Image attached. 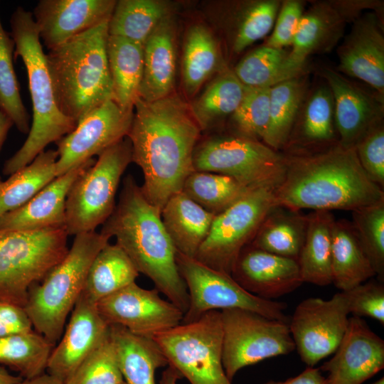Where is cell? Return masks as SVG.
<instances>
[{
  "label": "cell",
  "instance_id": "obj_1",
  "mask_svg": "<svg viewBox=\"0 0 384 384\" xmlns=\"http://www.w3.org/2000/svg\"><path fill=\"white\" fill-rule=\"evenodd\" d=\"M134 108L127 135L132 162L143 172L144 194L161 211L194 171L193 156L201 130L190 105L174 92L153 102L137 97Z\"/></svg>",
  "mask_w": 384,
  "mask_h": 384
},
{
  "label": "cell",
  "instance_id": "obj_24",
  "mask_svg": "<svg viewBox=\"0 0 384 384\" xmlns=\"http://www.w3.org/2000/svg\"><path fill=\"white\" fill-rule=\"evenodd\" d=\"M91 159L55 177L23 206L0 217V230H38L65 228V200L75 181L95 162Z\"/></svg>",
  "mask_w": 384,
  "mask_h": 384
},
{
  "label": "cell",
  "instance_id": "obj_49",
  "mask_svg": "<svg viewBox=\"0 0 384 384\" xmlns=\"http://www.w3.org/2000/svg\"><path fill=\"white\" fill-rule=\"evenodd\" d=\"M303 14L304 4L300 1L281 3L274 30L265 46L279 49L291 46Z\"/></svg>",
  "mask_w": 384,
  "mask_h": 384
},
{
  "label": "cell",
  "instance_id": "obj_38",
  "mask_svg": "<svg viewBox=\"0 0 384 384\" xmlns=\"http://www.w3.org/2000/svg\"><path fill=\"white\" fill-rule=\"evenodd\" d=\"M220 65L219 49L212 33L201 24L191 27L183 56V83L186 95L194 96Z\"/></svg>",
  "mask_w": 384,
  "mask_h": 384
},
{
  "label": "cell",
  "instance_id": "obj_55",
  "mask_svg": "<svg viewBox=\"0 0 384 384\" xmlns=\"http://www.w3.org/2000/svg\"><path fill=\"white\" fill-rule=\"evenodd\" d=\"M23 379L19 375H11L5 368L0 366V384H16Z\"/></svg>",
  "mask_w": 384,
  "mask_h": 384
},
{
  "label": "cell",
  "instance_id": "obj_43",
  "mask_svg": "<svg viewBox=\"0 0 384 384\" xmlns=\"http://www.w3.org/2000/svg\"><path fill=\"white\" fill-rule=\"evenodd\" d=\"M352 225L378 280L384 283V201L351 211Z\"/></svg>",
  "mask_w": 384,
  "mask_h": 384
},
{
  "label": "cell",
  "instance_id": "obj_19",
  "mask_svg": "<svg viewBox=\"0 0 384 384\" xmlns=\"http://www.w3.org/2000/svg\"><path fill=\"white\" fill-rule=\"evenodd\" d=\"M114 0H41L33 10L40 40L51 50L109 20Z\"/></svg>",
  "mask_w": 384,
  "mask_h": 384
},
{
  "label": "cell",
  "instance_id": "obj_5",
  "mask_svg": "<svg viewBox=\"0 0 384 384\" xmlns=\"http://www.w3.org/2000/svg\"><path fill=\"white\" fill-rule=\"evenodd\" d=\"M11 36L15 43L14 56L21 58L26 69L33 107L28 137L21 147L3 166L10 176L29 164L45 148L71 132L77 124L58 109L48 73L46 54L33 14L17 7L10 19Z\"/></svg>",
  "mask_w": 384,
  "mask_h": 384
},
{
  "label": "cell",
  "instance_id": "obj_40",
  "mask_svg": "<svg viewBox=\"0 0 384 384\" xmlns=\"http://www.w3.org/2000/svg\"><path fill=\"white\" fill-rule=\"evenodd\" d=\"M251 190L228 176L196 171L186 178L182 188L191 199L215 215Z\"/></svg>",
  "mask_w": 384,
  "mask_h": 384
},
{
  "label": "cell",
  "instance_id": "obj_14",
  "mask_svg": "<svg viewBox=\"0 0 384 384\" xmlns=\"http://www.w3.org/2000/svg\"><path fill=\"white\" fill-rule=\"evenodd\" d=\"M348 314L343 292L329 299L310 297L297 306L288 324L295 349L308 367L336 351L347 329Z\"/></svg>",
  "mask_w": 384,
  "mask_h": 384
},
{
  "label": "cell",
  "instance_id": "obj_26",
  "mask_svg": "<svg viewBox=\"0 0 384 384\" xmlns=\"http://www.w3.org/2000/svg\"><path fill=\"white\" fill-rule=\"evenodd\" d=\"M215 216L182 191L172 196L161 211L163 225L176 250L193 258L207 238Z\"/></svg>",
  "mask_w": 384,
  "mask_h": 384
},
{
  "label": "cell",
  "instance_id": "obj_46",
  "mask_svg": "<svg viewBox=\"0 0 384 384\" xmlns=\"http://www.w3.org/2000/svg\"><path fill=\"white\" fill-rule=\"evenodd\" d=\"M281 2L277 0L255 1L249 4L237 22L233 50L240 53L265 37L272 28Z\"/></svg>",
  "mask_w": 384,
  "mask_h": 384
},
{
  "label": "cell",
  "instance_id": "obj_4",
  "mask_svg": "<svg viewBox=\"0 0 384 384\" xmlns=\"http://www.w3.org/2000/svg\"><path fill=\"white\" fill-rule=\"evenodd\" d=\"M108 21L46 54L57 106L76 124L113 97L107 56Z\"/></svg>",
  "mask_w": 384,
  "mask_h": 384
},
{
  "label": "cell",
  "instance_id": "obj_52",
  "mask_svg": "<svg viewBox=\"0 0 384 384\" xmlns=\"http://www.w3.org/2000/svg\"><path fill=\"white\" fill-rule=\"evenodd\" d=\"M16 384H65V383L45 372L32 378L23 379Z\"/></svg>",
  "mask_w": 384,
  "mask_h": 384
},
{
  "label": "cell",
  "instance_id": "obj_8",
  "mask_svg": "<svg viewBox=\"0 0 384 384\" xmlns=\"http://www.w3.org/2000/svg\"><path fill=\"white\" fill-rule=\"evenodd\" d=\"M131 162L132 144L127 137L100 154L75 181L65 200L68 235L95 231L110 218L121 178Z\"/></svg>",
  "mask_w": 384,
  "mask_h": 384
},
{
  "label": "cell",
  "instance_id": "obj_13",
  "mask_svg": "<svg viewBox=\"0 0 384 384\" xmlns=\"http://www.w3.org/2000/svg\"><path fill=\"white\" fill-rule=\"evenodd\" d=\"M276 206L273 190L259 188L250 191L215 216L195 258L231 275L240 252L251 242L265 217Z\"/></svg>",
  "mask_w": 384,
  "mask_h": 384
},
{
  "label": "cell",
  "instance_id": "obj_39",
  "mask_svg": "<svg viewBox=\"0 0 384 384\" xmlns=\"http://www.w3.org/2000/svg\"><path fill=\"white\" fill-rule=\"evenodd\" d=\"M55 345L34 330L0 337V364L18 373L23 379L46 370Z\"/></svg>",
  "mask_w": 384,
  "mask_h": 384
},
{
  "label": "cell",
  "instance_id": "obj_34",
  "mask_svg": "<svg viewBox=\"0 0 384 384\" xmlns=\"http://www.w3.org/2000/svg\"><path fill=\"white\" fill-rule=\"evenodd\" d=\"M171 4L161 0H119L108 21V34L144 44L157 26L171 16Z\"/></svg>",
  "mask_w": 384,
  "mask_h": 384
},
{
  "label": "cell",
  "instance_id": "obj_12",
  "mask_svg": "<svg viewBox=\"0 0 384 384\" xmlns=\"http://www.w3.org/2000/svg\"><path fill=\"white\" fill-rule=\"evenodd\" d=\"M220 314L223 365L231 381L246 366L295 350L287 322L241 309H224Z\"/></svg>",
  "mask_w": 384,
  "mask_h": 384
},
{
  "label": "cell",
  "instance_id": "obj_16",
  "mask_svg": "<svg viewBox=\"0 0 384 384\" xmlns=\"http://www.w3.org/2000/svg\"><path fill=\"white\" fill-rule=\"evenodd\" d=\"M97 308L110 325L148 338L181 324L184 315L156 289L142 288L136 282L99 301Z\"/></svg>",
  "mask_w": 384,
  "mask_h": 384
},
{
  "label": "cell",
  "instance_id": "obj_20",
  "mask_svg": "<svg viewBox=\"0 0 384 384\" xmlns=\"http://www.w3.org/2000/svg\"><path fill=\"white\" fill-rule=\"evenodd\" d=\"M374 6L371 1L314 3L302 16L291 46V57L297 62L306 63L309 55L330 50L341 38L346 23L358 18L363 9Z\"/></svg>",
  "mask_w": 384,
  "mask_h": 384
},
{
  "label": "cell",
  "instance_id": "obj_2",
  "mask_svg": "<svg viewBox=\"0 0 384 384\" xmlns=\"http://www.w3.org/2000/svg\"><path fill=\"white\" fill-rule=\"evenodd\" d=\"M277 206L294 211L354 210L384 201L383 189L362 168L355 147L337 143L323 151L286 156Z\"/></svg>",
  "mask_w": 384,
  "mask_h": 384
},
{
  "label": "cell",
  "instance_id": "obj_31",
  "mask_svg": "<svg viewBox=\"0 0 384 384\" xmlns=\"http://www.w3.org/2000/svg\"><path fill=\"white\" fill-rule=\"evenodd\" d=\"M307 217L300 211L274 207L249 244L279 256L297 260L304 244Z\"/></svg>",
  "mask_w": 384,
  "mask_h": 384
},
{
  "label": "cell",
  "instance_id": "obj_56",
  "mask_svg": "<svg viewBox=\"0 0 384 384\" xmlns=\"http://www.w3.org/2000/svg\"><path fill=\"white\" fill-rule=\"evenodd\" d=\"M372 384H384V378L382 377L381 378H380L379 380H378L377 381L374 382Z\"/></svg>",
  "mask_w": 384,
  "mask_h": 384
},
{
  "label": "cell",
  "instance_id": "obj_35",
  "mask_svg": "<svg viewBox=\"0 0 384 384\" xmlns=\"http://www.w3.org/2000/svg\"><path fill=\"white\" fill-rule=\"evenodd\" d=\"M56 150L40 153L6 181L0 177V217L26 203L55 177Z\"/></svg>",
  "mask_w": 384,
  "mask_h": 384
},
{
  "label": "cell",
  "instance_id": "obj_27",
  "mask_svg": "<svg viewBox=\"0 0 384 384\" xmlns=\"http://www.w3.org/2000/svg\"><path fill=\"white\" fill-rule=\"evenodd\" d=\"M110 329L125 384H156V370L168 366L156 341L119 325H110Z\"/></svg>",
  "mask_w": 384,
  "mask_h": 384
},
{
  "label": "cell",
  "instance_id": "obj_30",
  "mask_svg": "<svg viewBox=\"0 0 384 384\" xmlns=\"http://www.w3.org/2000/svg\"><path fill=\"white\" fill-rule=\"evenodd\" d=\"M305 238L297 262L303 282L318 286L332 284L331 230L335 220L329 210L306 215Z\"/></svg>",
  "mask_w": 384,
  "mask_h": 384
},
{
  "label": "cell",
  "instance_id": "obj_23",
  "mask_svg": "<svg viewBox=\"0 0 384 384\" xmlns=\"http://www.w3.org/2000/svg\"><path fill=\"white\" fill-rule=\"evenodd\" d=\"M323 73L333 95L338 143L345 147L355 146L370 129L381 123L383 103L338 73L331 69H324Z\"/></svg>",
  "mask_w": 384,
  "mask_h": 384
},
{
  "label": "cell",
  "instance_id": "obj_25",
  "mask_svg": "<svg viewBox=\"0 0 384 384\" xmlns=\"http://www.w3.org/2000/svg\"><path fill=\"white\" fill-rule=\"evenodd\" d=\"M176 67L175 25L170 16L144 44V71L138 97L153 102L174 93Z\"/></svg>",
  "mask_w": 384,
  "mask_h": 384
},
{
  "label": "cell",
  "instance_id": "obj_11",
  "mask_svg": "<svg viewBox=\"0 0 384 384\" xmlns=\"http://www.w3.org/2000/svg\"><path fill=\"white\" fill-rule=\"evenodd\" d=\"M176 260L189 296L181 323L193 322L210 311L241 309L289 324L286 303L258 297L244 289L230 274L177 251Z\"/></svg>",
  "mask_w": 384,
  "mask_h": 384
},
{
  "label": "cell",
  "instance_id": "obj_45",
  "mask_svg": "<svg viewBox=\"0 0 384 384\" xmlns=\"http://www.w3.org/2000/svg\"><path fill=\"white\" fill-rule=\"evenodd\" d=\"M124 382L110 335L83 361L65 384H121Z\"/></svg>",
  "mask_w": 384,
  "mask_h": 384
},
{
  "label": "cell",
  "instance_id": "obj_44",
  "mask_svg": "<svg viewBox=\"0 0 384 384\" xmlns=\"http://www.w3.org/2000/svg\"><path fill=\"white\" fill-rule=\"evenodd\" d=\"M270 87H247L237 110L231 115L238 135L263 141L270 122Z\"/></svg>",
  "mask_w": 384,
  "mask_h": 384
},
{
  "label": "cell",
  "instance_id": "obj_41",
  "mask_svg": "<svg viewBox=\"0 0 384 384\" xmlns=\"http://www.w3.org/2000/svg\"><path fill=\"white\" fill-rule=\"evenodd\" d=\"M15 43L3 27L0 18V109L23 134L30 130V115L24 106L14 70Z\"/></svg>",
  "mask_w": 384,
  "mask_h": 384
},
{
  "label": "cell",
  "instance_id": "obj_29",
  "mask_svg": "<svg viewBox=\"0 0 384 384\" xmlns=\"http://www.w3.org/2000/svg\"><path fill=\"white\" fill-rule=\"evenodd\" d=\"M107 56L112 82V100L124 110H134L144 71V45L108 36Z\"/></svg>",
  "mask_w": 384,
  "mask_h": 384
},
{
  "label": "cell",
  "instance_id": "obj_33",
  "mask_svg": "<svg viewBox=\"0 0 384 384\" xmlns=\"http://www.w3.org/2000/svg\"><path fill=\"white\" fill-rule=\"evenodd\" d=\"M306 63L295 61L284 49L261 46L235 66L234 73L247 87H272L302 76Z\"/></svg>",
  "mask_w": 384,
  "mask_h": 384
},
{
  "label": "cell",
  "instance_id": "obj_17",
  "mask_svg": "<svg viewBox=\"0 0 384 384\" xmlns=\"http://www.w3.org/2000/svg\"><path fill=\"white\" fill-rule=\"evenodd\" d=\"M320 370L327 384H362L384 368V341L361 317L351 316L344 336Z\"/></svg>",
  "mask_w": 384,
  "mask_h": 384
},
{
  "label": "cell",
  "instance_id": "obj_50",
  "mask_svg": "<svg viewBox=\"0 0 384 384\" xmlns=\"http://www.w3.org/2000/svg\"><path fill=\"white\" fill-rule=\"evenodd\" d=\"M33 330L31 321L23 307L0 302V337Z\"/></svg>",
  "mask_w": 384,
  "mask_h": 384
},
{
  "label": "cell",
  "instance_id": "obj_48",
  "mask_svg": "<svg viewBox=\"0 0 384 384\" xmlns=\"http://www.w3.org/2000/svg\"><path fill=\"white\" fill-rule=\"evenodd\" d=\"M358 161L368 177L383 189L384 129L382 123L370 129L355 145Z\"/></svg>",
  "mask_w": 384,
  "mask_h": 384
},
{
  "label": "cell",
  "instance_id": "obj_47",
  "mask_svg": "<svg viewBox=\"0 0 384 384\" xmlns=\"http://www.w3.org/2000/svg\"><path fill=\"white\" fill-rule=\"evenodd\" d=\"M349 314L367 316L384 325V284L380 281L363 282L343 292Z\"/></svg>",
  "mask_w": 384,
  "mask_h": 384
},
{
  "label": "cell",
  "instance_id": "obj_10",
  "mask_svg": "<svg viewBox=\"0 0 384 384\" xmlns=\"http://www.w3.org/2000/svg\"><path fill=\"white\" fill-rule=\"evenodd\" d=\"M165 356L191 384H233L223 365L220 311H210L198 320L178 325L152 338Z\"/></svg>",
  "mask_w": 384,
  "mask_h": 384
},
{
  "label": "cell",
  "instance_id": "obj_37",
  "mask_svg": "<svg viewBox=\"0 0 384 384\" xmlns=\"http://www.w3.org/2000/svg\"><path fill=\"white\" fill-rule=\"evenodd\" d=\"M305 84L299 76L270 87V122L262 142L274 150L289 142L305 94Z\"/></svg>",
  "mask_w": 384,
  "mask_h": 384
},
{
  "label": "cell",
  "instance_id": "obj_22",
  "mask_svg": "<svg viewBox=\"0 0 384 384\" xmlns=\"http://www.w3.org/2000/svg\"><path fill=\"white\" fill-rule=\"evenodd\" d=\"M338 69L384 93L383 27L376 14L354 20L349 33L338 47Z\"/></svg>",
  "mask_w": 384,
  "mask_h": 384
},
{
  "label": "cell",
  "instance_id": "obj_7",
  "mask_svg": "<svg viewBox=\"0 0 384 384\" xmlns=\"http://www.w3.org/2000/svg\"><path fill=\"white\" fill-rule=\"evenodd\" d=\"M65 228L0 230V302L24 307L31 287L68 252Z\"/></svg>",
  "mask_w": 384,
  "mask_h": 384
},
{
  "label": "cell",
  "instance_id": "obj_6",
  "mask_svg": "<svg viewBox=\"0 0 384 384\" xmlns=\"http://www.w3.org/2000/svg\"><path fill=\"white\" fill-rule=\"evenodd\" d=\"M110 238L95 230L75 235L65 257L30 289L23 308L33 330L51 343L60 338L82 293L90 267Z\"/></svg>",
  "mask_w": 384,
  "mask_h": 384
},
{
  "label": "cell",
  "instance_id": "obj_9",
  "mask_svg": "<svg viewBox=\"0 0 384 384\" xmlns=\"http://www.w3.org/2000/svg\"><path fill=\"white\" fill-rule=\"evenodd\" d=\"M193 165L194 171L226 175L250 189L274 191L284 179L287 158L261 141L237 134L197 144Z\"/></svg>",
  "mask_w": 384,
  "mask_h": 384
},
{
  "label": "cell",
  "instance_id": "obj_32",
  "mask_svg": "<svg viewBox=\"0 0 384 384\" xmlns=\"http://www.w3.org/2000/svg\"><path fill=\"white\" fill-rule=\"evenodd\" d=\"M139 274L126 252L117 244L108 242L94 258L82 295L97 304L135 282Z\"/></svg>",
  "mask_w": 384,
  "mask_h": 384
},
{
  "label": "cell",
  "instance_id": "obj_18",
  "mask_svg": "<svg viewBox=\"0 0 384 384\" xmlns=\"http://www.w3.org/2000/svg\"><path fill=\"white\" fill-rule=\"evenodd\" d=\"M109 334L110 324L99 313L97 304L81 294L59 343L52 350L46 373L65 383Z\"/></svg>",
  "mask_w": 384,
  "mask_h": 384
},
{
  "label": "cell",
  "instance_id": "obj_57",
  "mask_svg": "<svg viewBox=\"0 0 384 384\" xmlns=\"http://www.w3.org/2000/svg\"><path fill=\"white\" fill-rule=\"evenodd\" d=\"M121 384H125V383H124V382H123V383H121Z\"/></svg>",
  "mask_w": 384,
  "mask_h": 384
},
{
  "label": "cell",
  "instance_id": "obj_54",
  "mask_svg": "<svg viewBox=\"0 0 384 384\" xmlns=\"http://www.w3.org/2000/svg\"><path fill=\"white\" fill-rule=\"evenodd\" d=\"M181 378L179 372L171 366H168L161 375L159 384H178V380Z\"/></svg>",
  "mask_w": 384,
  "mask_h": 384
},
{
  "label": "cell",
  "instance_id": "obj_42",
  "mask_svg": "<svg viewBox=\"0 0 384 384\" xmlns=\"http://www.w3.org/2000/svg\"><path fill=\"white\" fill-rule=\"evenodd\" d=\"M334 105L329 86L317 88L306 102L299 123V137L304 144L330 143L334 138Z\"/></svg>",
  "mask_w": 384,
  "mask_h": 384
},
{
  "label": "cell",
  "instance_id": "obj_15",
  "mask_svg": "<svg viewBox=\"0 0 384 384\" xmlns=\"http://www.w3.org/2000/svg\"><path fill=\"white\" fill-rule=\"evenodd\" d=\"M134 110L110 100L80 119L75 128L55 142L56 177L82 165L127 137Z\"/></svg>",
  "mask_w": 384,
  "mask_h": 384
},
{
  "label": "cell",
  "instance_id": "obj_53",
  "mask_svg": "<svg viewBox=\"0 0 384 384\" xmlns=\"http://www.w3.org/2000/svg\"><path fill=\"white\" fill-rule=\"evenodd\" d=\"M13 125L11 119L0 109V151Z\"/></svg>",
  "mask_w": 384,
  "mask_h": 384
},
{
  "label": "cell",
  "instance_id": "obj_21",
  "mask_svg": "<svg viewBox=\"0 0 384 384\" xmlns=\"http://www.w3.org/2000/svg\"><path fill=\"white\" fill-rule=\"evenodd\" d=\"M231 276L248 292L270 300L287 294L304 283L297 260L250 245L240 252Z\"/></svg>",
  "mask_w": 384,
  "mask_h": 384
},
{
  "label": "cell",
  "instance_id": "obj_36",
  "mask_svg": "<svg viewBox=\"0 0 384 384\" xmlns=\"http://www.w3.org/2000/svg\"><path fill=\"white\" fill-rule=\"evenodd\" d=\"M247 90L233 71L225 70L218 75L190 105L201 130L207 129L225 117L232 115Z\"/></svg>",
  "mask_w": 384,
  "mask_h": 384
},
{
  "label": "cell",
  "instance_id": "obj_51",
  "mask_svg": "<svg viewBox=\"0 0 384 384\" xmlns=\"http://www.w3.org/2000/svg\"><path fill=\"white\" fill-rule=\"evenodd\" d=\"M264 384H327V380L319 368L307 367L295 377L284 381L270 380Z\"/></svg>",
  "mask_w": 384,
  "mask_h": 384
},
{
  "label": "cell",
  "instance_id": "obj_3",
  "mask_svg": "<svg viewBox=\"0 0 384 384\" xmlns=\"http://www.w3.org/2000/svg\"><path fill=\"white\" fill-rule=\"evenodd\" d=\"M100 232L114 237L138 272L186 313L189 296L177 267L176 248L163 225L161 210L149 202L132 175L124 178L118 203Z\"/></svg>",
  "mask_w": 384,
  "mask_h": 384
},
{
  "label": "cell",
  "instance_id": "obj_28",
  "mask_svg": "<svg viewBox=\"0 0 384 384\" xmlns=\"http://www.w3.org/2000/svg\"><path fill=\"white\" fill-rule=\"evenodd\" d=\"M332 283L345 292L375 276L373 267L349 221L334 220L331 230Z\"/></svg>",
  "mask_w": 384,
  "mask_h": 384
}]
</instances>
